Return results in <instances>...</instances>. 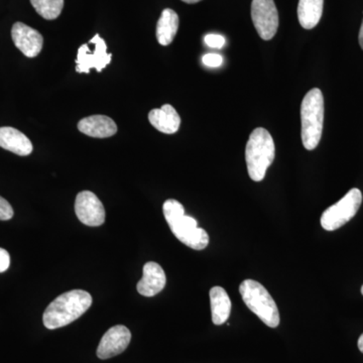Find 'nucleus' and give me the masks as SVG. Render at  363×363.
Returning a JSON list of instances; mask_svg holds the SVG:
<instances>
[{"label": "nucleus", "instance_id": "obj_1", "mask_svg": "<svg viewBox=\"0 0 363 363\" xmlns=\"http://www.w3.org/2000/svg\"><path fill=\"white\" fill-rule=\"evenodd\" d=\"M92 305V297L83 290L69 291L60 295L48 306L43 316L45 328L50 330L65 327L76 321Z\"/></svg>", "mask_w": 363, "mask_h": 363}, {"label": "nucleus", "instance_id": "obj_21", "mask_svg": "<svg viewBox=\"0 0 363 363\" xmlns=\"http://www.w3.org/2000/svg\"><path fill=\"white\" fill-rule=\"evenodd\" d=\"M13 208L7 200L0 196V220H11L13 217Z\"/></svg>", "mask_w": 363, "mask_h": 363}, {"label": "nucleus", "instance_id": "obj_7", "mask_svg": "<svg viewBox=\"0 0 363 363\" xmlns=\"http://www.w3.org/2000/svg\"><path fill=\"white\" fill-rule=\"evenodd\" d=\"M89 42L94 45L93 52L88 44L82 45L78 49L76 59V71L78 73L89 74L92 68L101 72L111 64L112 54L107 52V45L104 40L96 33Z\"/></svg>", "mask_w": 363, "mask_h": 363}, {"label": "nucleus", "instance_id": "obj_19", "mask_svg": "<svg viewBox=\"0 0 363 363\" xmlns=\"http://www.w3.org/2000/svg\"><path fill=\"white\" fill-rule=\"evenodd\" d=\"M30 4L45 20H56L64 7V0H30Z\"/></svg>", "mask_w": 363, "mask_h": 363}, {"label": "nucleus", "instance_id": "obj_11", "mask_svg": "<svg viewBox=\"0 0 363 363\" xmlns=\"http://www.w3.org/2000/svg\"><path fill=\"white\" fill-rule=\"evenodd\" d=\"M11 38L16 47L28 58H35L42 52L44 38L37 30L25 23H14Z\"/></svg>", "mask_w": 363, "mask_h": 363}, {"label": "nucleus", "instance_id": "obj_24", "mask_svg": "<svg viewBox=\"0 0 363 363\" xmlns=\"http://www.w3.org/2000/svg\"><path fill=\"white\" fill-rule=\"evenodd\" d=\"M359 45H360V47H362V49L363 50V21H362V28H360V32H359Z\"/></svg>", "mask_w": 363, "mask_h": 363}, {"label": "nucleus", "instance_id": "obj_25", "mask_svg": "<svg viewBox=\"0 0 363 363\" xmlns=\"http://www.w3.org/2000/svg\"><path fill=\"white\" fill-rule=\"evenodd\" d=\"M357 345L358 348H359V350L363 353V334L362 336H360L359 339H358Z\"/></svg>", "mask_w": 363, "mask_h": 363}, {"label": "nucleus", "instance_id": "obj_20", "mask_svg": "<svg viewBox=\"0 0 363 363\" xmlns=\"http://www.w3.org/2000/svg\"><path fill=\"white\" fill-rule=\"evenodd\" d=\"M205 44L210 48H214V49H221L225 45V38L222 37L220 35H216V33H209V35H205L204 38Z\"/></svg>", "mask_w": 363, "mask_h": 363}, {"label": "nucleus", "instance_id": "obj_10", "mask_svg": "<svg viewBox=\"0 0 363 363\" xmlns=\"http://www.w3.org/2000/svg\"><path fill=\"white\" fill-rule=\"evenodd\" d=\"M131 333L128 327L123 325H116L104 334L97 348V357L100 359L121 354L130 345Z\"/></svg>", "mask_w": 363, "mask_h": 363}, {"label": "nucleus", "instance_id": "obj_2", "mask_svg": "<svg viewBox=\"0 0 363 363\" xmlns=\"http://www.w3.org/2000/svg\"><path fill=\"white\" fill-rule=\"evenodd\" d=\"M164 218L174 235L184 245L195 250H202L209 245V235L198 227L193 217L185 214L183 205L177 200L169 199L162 205Z\"/></svg>", "mask_w": 363, "mask_h": 363}, {"label": "nucleus", "instance_id": "obj_12", "mask_svg": "<svg viewBox=\"0 0 363 363\" xmlns=\"http://www.w3.org/2000/svg\"><path fill=\"white\" fill-rule=\"evenodd\" d=\"M166 283V274L162 267L157 262H149L143 266V279L138 281L136 288L140 295L154 297L164 290Z\"/></svg>", "mask_w": 363, "mask_h": 363}, {"label": "nucleus", "instance_id": "obj_26", "mask_svg": "<svg viewBox=\"0 0 363 363\" xmlns=\"http://www.w3.org/2000/svg\"><path fill=\"white\" fill-rule=\"evenodd\" d=\"M182 1L186 2V4H197V2L201 1V0H182Z\"/></svg>", "mask_w": 363, "mask_h": 363}, {"label": "nucleus", "instance_id": "obj_5", "mask_svg": "<svg viewBox=\"0 0 363 363\" xmlns=\"http://www.w3.org/2000/svg\"><path fill=\"white\" fill-rule=\"evenodd\" d=\"M240 293L243 302L250 311L271 328L279 326L281 318L276 302L271 294L259 281L245 279L240 286Z\"/></svg>", "mask_w": 363, "mask_h": 363}, {"label": "nucleus", "instance_id": "obj_15", "mask_svg": "<svg viewBox=\"0 0 363 363\" xmlns=\"http://www.w3.org/2000/svg\"><path fill=\"white\" fill-rule=\"evenodd\" d=\"M150 124L166 135H174L181 125V117L172 105H162L161 108L152 109L149 113Z\"/></svg>", "mask_w": 363, "mask_h": 363}, {"label": "nucleus", "instance_id": "obj_3", "mask_svg": "<svg viewBox=\"0 0 363 363\" xmlns=\"http://www.w3.org/2000/svg\"><path fill=\"white\" fill-rule=\"evenodd\" d=\"M276 157V147L271 133L257 128L250 133L245 147L248 175L255 182L264 180L267 169Z\"/></svg>", "mask_w": 363, "mask_h": 363}, {"label": "nucleus", "instance_id": "obj_9", "mask_svg": "<svg viewBox=\"0 0 363 363\" xmlns=\"http://www.w3.org/2000/svg\"><path fill=\"white\" fill-rule=\"evenodd\" d=\"M75 212L79 220L85 225L97 227L105 222V209L94 193L82 191L76 197Z\"/></svg>", "mask_w": 363, "mask_h": 363}, {"label": "nucleus", "instance_id": "obj_18", "mask_svg": "<svg viewBox=\"0 0 363 363\" xmlns=\"http://www.w3.org/2000/svg\"><path fill=\"white\" fill-rule=\"evenodd\" d=\"M179 28V16L175 11L166 9L162 11L157 25V39L160 45H169L175 39Z\"/></svg>", "mask_w": 363, "mask_h": 363}, {"label": "nucleus", "instance_id": "obj_8", "mask_svg": "<svg viewBox=\"0 0 363 363\" xmlns=\"http://www.w3.org/2000/svg\"><path fill=\"white\" fill-rule=\"evenodd\" d=\"M252 18L262 40H269L279 28V13L274 0H252Z\"/></svg>", "mask_w": 363, "mask_h": 363}, {"label": "nucleus", "instance_id": "obj_16", "mask_svg": "<svg viewBox=\"0 0 363 363\" xmlns=\"http://www.w3.org/2000/svg\"><path fill=\"white\" fill-rule=\"evenodd\" d=\"M209 296L212 322L215 325L225 323L231 313V301L228 294L221 286H213L210 290Z\"/></svg>", "mask_w": 363, "mask_h": 363}, {"label": "nucleus", "instance_id": "obj_27", "mask_svg": "<svg viewBox=\"0 0 363 363\" xmlns=\"http://www.w3.org/2000/svg\"><path fill=\"white\" fill-rule=\"evenodd\" d=\"M362 294L363 295V286H362Z\"/></svg>", "mask_w": 363, "mask_h": 363}, {"label": "nucleus", "instance_id": "obj_17", "mask_svg": "<svg viewBox=\"0 0 363 363\" xmlns=\"http://www.w3.org/2000/svg\"><path fill=\"white\" fill-rule=\"evenodd\" d=\"M324 0H298V18L305 30H312L323 13Z\"/></svg>", "mask_w": 363, "mask_h": 363}, {"label": "nucleus", "instance_id": "obj_14", "mask_svg": "<svg viewBox=\"0 0 363 363\" xmlns=\"http://www.w3.org/2000/svg\"><path fill=\"white\" fill-rule=\"evenodd\" d=\"M0 147L21 157L28 156L33 150V143L28 136L9 126L0 128Z\"/></svg>", "mask_w": 363, "mask_h": 363}, {"label": "nucleus", "instance_id": "obj_13", "mask_svg": "<svg viewBox=\"0 0 363 363\" xmlns=\"http://www.w3.org/2000/svg\"><path fill=\"white\" fill-rule=\"evenodd\" d=\"M78 130L91 138H106L116 135V121L106 116H92L81 119L78 123Z\"/></svg>", "mask_w": 363, "mask_h": 363}, {"label": "nucleus", "instance_id": "obj_23", "mask_svg": "<svg viewBox=\"0 0 363 363\" xmlns=\"http://www.w3.org/2000/svg\"><path fill=\"white\" fill-rule=\"evenodd\" d=\"M11 264V257L7 250L0 248V274L6 272Z\"/></svg>", "mask_w": 363, "mask_h": 363}, {"label": "nucleus", "instance_id": "obj_6", "mask_svg": "<svg viewBox=\"0 0 363 363\" xmlns=\"http://www.w3.org/2000/svg\"><path fill=\"white\" fill-rule=\"evenodd\" d=\"M362 203L359 189H351L342 199L325 210L321 216V225L325 230L334 231L350 221L357 215Z\"/></svg>", "mask_w": 363, "mask_h": 363}, {"label": "nucleus", "instance_id": "obj_4", "mask_svg": "<svg viewBox=\"0 0 363 363\" xmlns=\"http://www.w3.org/2000/svg\"><path fill=\"white\" fill-rule=\"evenodd\" d=\"M302 142L305 149H316L321 140L324 123V98L321 90L313 88L305 95L301 104Z\"/></svg>", "mask_w": 363, "mask_h": 363}, {"label": "nucleus", "instance_id": "obj_22", "mask_svg": "<svg viewBox=\"0 0 363 363\" xmlns=\"http://www.w3.org/2000/svg\"><path fill=\"white\" fill-rule=\"evenodd\" d=\"M202 61L203 63H204V65L212 67V68H216V67L222 65V63H223V58H222L220 55L206 54L203 57Z\"/></svg>", "mask_w": 363, "mask_h": 363}]
</instances>
